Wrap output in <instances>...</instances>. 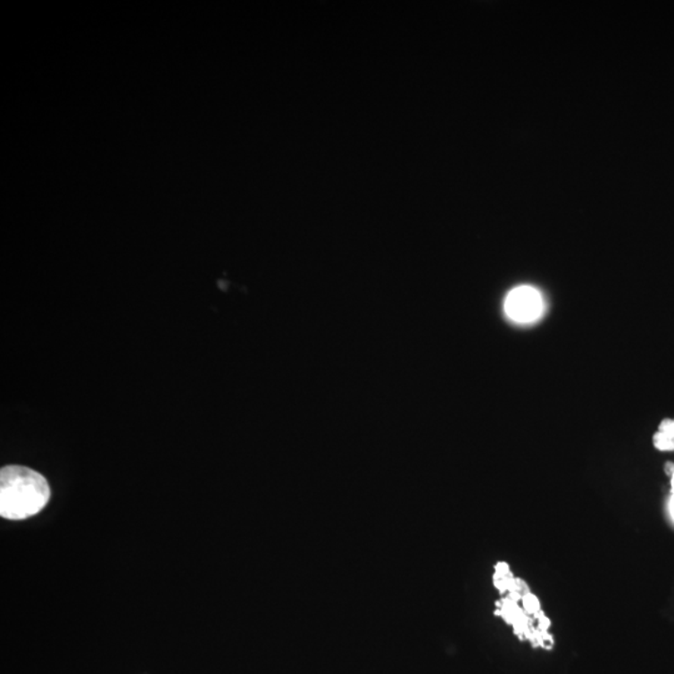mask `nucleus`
I'll return each instance as SVG.
<instances>
[{
  "mask_svg": "<svg viewBox=\"0 0 674 674\" xmlns=\"http://www.w3.org/2000/svg\"><path fill=\"white\" fill-rule=\"evenodd\" d=\"M48 481L29 467L11 465L0 471V516L19 521L37 515L49 503Z\"/></svg>",
  "mask_w": 674,
  "mask_h": 674,
  "instance_id": "nucleus-1",
  "label": "nucleus"
},
{
  "mask_svg": "<svg viewBox=\"0 0 674 674\" xmlns=\"http://www.w3.org/2000/svg\"><path fill=\"white\" fill-rule=\"evenodd\" d=\"M545 303L537 288L519 287L511 290L504 300V312L517 324H531L537 321L544 312Z\"/></svg>",
  "mask_w": 674,
  "mask_h": 674,
  "instance_id": "nucleus-2",
  "label": "nucleus"
},
{
  "mask_svg": "<svg viewBox=\"0 0 674 674\" xmlns=\"http://www.w3.org/2000/svg\"><path fill=\"white\" fill-rule=\"evenodd\" d=\"M654 446L661 451H674V420H664L653 437Z\"/></svg>",
  "mask_w": 674,
  "mask_h": 674,
  "instance_id": "nucleus-3",
  "label": "nucleus"
},
{
  "mask_svg": "<svg viewBox=\"0 0 674 674\" xmlns=\"http://www.w3.org/2000/svg\"><path fill=\"white\" fill-rule=\"evenodd\" d=\"M525 608L528 613L534 614L539 610L537 598L534 595L528 594L525 595Z\"/></svg>",
  "mask_w": 674,
  "mask_h": 674,
  "instance_id": "nucleus-4",
  "label": "nucleus"
},
{
  "mask_svg": "<svg viewBox=\"0 0 674 674\" xmlns=\"http://www.w3.org/2000/svg\"><path fill=\"white\" fill-rule=\"evenodd\" d=\"M670 516H672V519L674 520V494H672V497H670Z\"/></svg>",
  "mask_w": 674,
  "mask_h": 674,
  "instance_id": "nucleus-5",
  "label": "nucleus"
},
{
  "mask_svg": "<svg viewBox=\"0 0 674 674\" xmlns=\"http://www.w3.org/2000/svg\"><path fill=\"white\" fill-rule=\"evenodd\" d=\"M670 486H672V494H674V471L672 472V478H670Z\"/></svg>",
  "mask_w": 674,
  "mask_h": 674,
  "instance_id": "nucleus-6",
  "label": "nucleus"
}]
</instances>
